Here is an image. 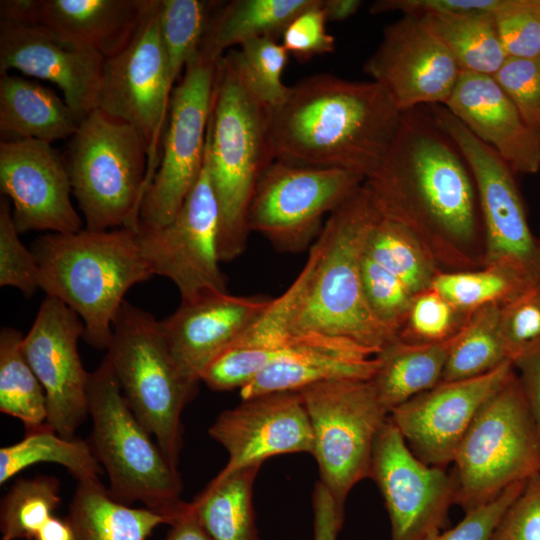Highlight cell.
<instances>
[{
  "instance_id": "obj_1",
  "label": "cell",
  "mask_w": 540,
  "mask_h": 540,
  "mask_svg": "<svg viewBox=\"0 0 540 540\" xmlns=\"http://www.w3.org/2000/svg\"><path fill=\"white\" fill-rule=\"evenodd\" d=\"M365 184L380 214L413 232L441 271L484 266L473 176L428 106L402 113L379 168Z\"/></svg>"
},
{
  "instance_id": "obj_13",
  "label": "cell",
  "mask_w": 540,
  "mask_h": 540,
  "mask_svg": "<svg viewBox=\"0 0 540 540\" xmlns=\"http://www.w3.org/2000/svg\"><path fill=\"white\" fill-rule=\"evenodd\" d=\"M429 110L464 157L476 186L484 233V266L510 268L540 281V246L532 234L514 172L445 106Z\"/></svg>"
},
{
  "instance_id": "obj_11",
  "label": "cell",
  "mask_w": 540,
  "mask_h": 540,
  "mask_svg": "<svg viewBox=\"0 0 540 540\" xmlns=\"http://www.w3.org/2000/svg\"><path fill=\"white\" fill-rule=\"evenodd\" d=\"M365 182L357 173L275 159L262 174L248 212L250 232L283 253L311 248L325 215L346 202Z\"/></svg>"
},
{
  "instance_id": "obj_35",
  "label": "cell",
  "mask_w": 540,
  "mask_h": 540,
  "mask_svg": "<svg viewBox=\"0 0 540 540\" xmlns=\"http://www.w3.org/2000/svg\"><path fill=\"white\" fill-rule=\"evenodd\" d=\"M365 254L400 279L414 296L430 289L441 271L413 232L381 214L368 235Z\"/></svg>"
},
{
  "instance_id": "obj_31",
  "label": "cell",
  "mask_w": 540,
  "mask_h": 540,
  "mask_svg": "<svg viewBox=\"0 0 540 540\" xmlns=\"http://www.w3.org/2000/svg\"><path fill=\"white\" fill-rule=\"evenodd\" d=\"M453 338L435 344L396 339L376 354L378 366L369 381L389 414L440 383Z\"/></svg>"
},
{
  "instance_id": "obj_24",
  "label": "cell",
  "mask_w": 540,
  "mask_h": 540,
  "mask_svg": "<svg viewBox=\"0 0 540 540\" xmlns=\"http://www.w3.org/2000/svg\"><path fill=\"white\" fill-rule=\"evenodd\" d=\"M515 173L540 169V130L529 126L493 76L462 71L443 105Z\"/></svg>"
},
{
  "instance_id": "obj_41",
  "label": "cell",
  "mask_w": 540,
  "mask_h": 540,
  "mask_svg": "<svg viewBox=\"0 0 540 540\" xmlns=\"http://www.w3.org/2000/svg\"><path fill=\"white\" fill-rule=\"evenodd\" d=\"M227 53L243 86L262 108L272 109L289 96L291 86L283 83L282 74L290 55L277 39H254Z\"/></svg>"
},
{
  "instance_id": "obj_36",
  "label": "cell",
  "mask_w": 540,
  "mask_h": 540,
  "mask_svg": "<svg viewBox=\"0 0 540 540\" xmlns=\"http://www.w3.org/2000/svg\"><path fill=\"white\" fill-rule=\"evenodd\" d=\"M500 308L491 304L470 314L452 340L440 382L475 378L511 361L501 334Z\"/></svg>"
},
{
  "instance_id": "obj_21",
  "label": "cell",
  "mask_w": 540,
  "mask_h": 540,
  "mask_svg": "<svg viewBox=\"0 0 540 540\" xmlns=\"http://www.w3.org/2000/svg\"><path fill=\"white\" fill-rule=\"evenodd\" d=\"M0 191L10 200L19 233H74L83 229L71 201L65 157L49 142L1 140Z\"/></svg>"
},
{
  "instance_id": "obj_18",
  "label": "cell",
  "mask_w": 540,
  "mask_h": 540,
  "mask_svg": "<svg viewBox=\"0 0 540 540\" xmlns=\"http://www.w3.org/2000/svg\"><path fill=\"white\" fill-rule=\"evenodd\" d=\"M363 70L401 112L444 105L462 72L439 37L415 15H402L385 27Z\"/></svg>"
},
{
  "instance_id": "obj_54",
  "label": "cell",
  "mask_w": 540,
  "mask_h": 540,
  "mask_svg": "<svg viewBox=\"0 0 540 540\" xmlns=\"http://www.w3.org/2000/svg\"><path fill=\"white\" fill-rule=\"evenodd\" d=\"M170 526L164 540H212L198 521L191 503Z\"/></svg>"
},
{
  "instance_id": "obj_12",
  "label": "cell",
  "mask_w": 540,
  "mask_h": 540,
  "mask_svg": "<svg viewBox=\"0 0 540 540\" xmlns=\"http://www.w3.org/2000/svg\"><path fill=\"white\" fill-rule=\"evenodd\" d=\"M218 62L198 54L173 88L159 165L142 201L139 228L169 224L202 173Z\"/></svg>"
},
{
  "instance_id": "obj_38",
  "label": "cell",
  "mask_w": 540,
  "mask_h": 540,
  "mask_svg": "<svg viewBox=\"0 0 540 540\" xmlns=\"http://www.w3.org/2000/svg\"><path fill=\"white\" fill-rule=\"evenodd\" d=\"M536 283L510 268L493 265L439 271L431 288L460 311L471 314L487 305H503Z\"/></svg>"
},
{
  "instance_id": "obj_17",
  "label": "cell",
  "mask_w": 540,
  "mask_h": 540,
  "mask_svg": "<svg viewBox=\"0 0 540 540\" xmlns=\"http://www.w3.org/2000/svg\"><path fill=\"white\" fill-rule=\"evenodd\" d=\"M104 62L95 49L0 9V74L16 69L52 82L81 120L98 106Z\"/></svg>"
},
{
  "instance_id": "obj_22",
  "label": "cell",
  "mask_w": 540,
  "mask_h": 540,
  "mask_svg": "<svg viewBox=\"0 0 540 540\" xmlns=\"http://www.w3.org/2000/svg\"><path fill=\"white\" fill-rule=\"evenodd\" d=\"M209 435L228 453V461L214 477L228 475L266 459L314 449L313 432L299 391L275 392L244 399L223 411Z\"/></svg>"
},
{
  "instance_id": "obj_55",
  "label": "cell",
  "mask_w": 540,
  "mask_h": 540,
  "mask_svg": "<svg viewBox=\"0 0 540 540\" xmlns=\"http://www.w3.org/2000/svg\"><path fill=\"white\" fill-rule=\"evenodd\" d=\"M74 530L67 518L52 516L37 531L32 540H74Z\"/></svg>"
},
{
  "instance_id": "obj_26",
  "label": "cell",
  "mask_w": 540,
  "mask_h": 540,
  "mask_svg": "<svg viewBox=\"0 0 540 540\" xmlns=\"http://www.w3.org/2000/svg\"><path fill=\"white\" fill-rule=\"evenodd\" d=\"M378 366L369 349L345 338L299 334L293 343L240 389L242 400L259 395L300 391L340 379L369 380Z\"/></svg>"
},
{
  "instance_id": "obj_51",
  "label": "cell",
  "mask_w": 540,
  "mask_h": 540,
  "mask_svg": "<svg viewBox=\"0 0 540 540\" xmlns=\"http://www.w3.org/2000/svg\"><path fill=\"white\" fill-rule=\"evenodd\" d=\"M501 3L502 0H378L371 5L370 12L398 11L415 16L495 12Z\"/></svg>"
},
{
  "instance_id": "obj_6",
  "label": "cell",
  "mask_w": 540,
  "mask_h": 540,
  "mask_svg": "<svg viewBox=\"0 0 540 540\" xmlns=\"http://www.w3.org/2000/svg\"><path fill=\"white\" fill-rule=\"evenodd\" d=\"M88 412L87 441L108 475L111 497L129 506L140 502L172 523L188 505L180 474L128 406L107 355L90 373Z\"/></svg>"
},
{
  "instance_id": "obj_19",
  "label": "cell",
  "mask_w": 540,
  "mask_h": 540,
  "mask_svg": "<svg viewBox=\"0 0 540 540\" xmlns=\"http://www.w3.org/2000/svg\"><path fill=\"white\" fill-rule=\"evenodd\" d=\"M80 317L60 300L46 296L22 350L40 381L47 401V423L71 439L89 415L90 373L82 364L78 342L83 338Z\"/></svg>"
},
{
  "instance_id": "obj_43",
  "label": "cell",
  "mask_w": 540,
  "mask_h": 540,
  "mask_svg": "<svg viewBox=\"0 0 540 540\" xmlns=\"http://www.w3.org/2000/svg\"><path fill=\"white\" fill-rule=\"evenodd\" d=\"M361 270L365 297L372 313L397 337L415 296L400 279L365 253Z\"/></svg>"
},
{
  "instance_id": "obj_58",
  "label": "cell",
  "mask_w": 540,
  "mask_h": 540,
  "mask_svg": "<svg viewBox=\"0 0 540 540\" xmlns=\"http://www.w3.org/2000/svg\"><path fill=\"white\" fill-rule=\"evenodd\" d=\"M538 243H539V246H540V238H538Z\"/></svg>"
},
{
  "instance_id": "obj_2",
  "label": "cell",
  "mask_w": 540,
  "mask_h": 540,
  "mask_svg": "<svg viewBox=\"0 0 540 540\" xmlns=\"http://www.w3.org/2000/svg\"><path fill=\"white\" fill-rule=\"evenodd\" d=\"M402 113L375 81L318 73L291 86L266 119L275 159L344 169L366 180L379 168Z\"/></svg>"
},
{
  "instance_id": "obj_47",
  "label": "cell",
  "mask_w": 540,
  "mask_h": 540,
  "mask_svg": "<svg viewBox=\"0 0 540 540\" xmlns=\"http://www.w3.org/2000/svg\"><path fill=\"white\" fill-rule=\"evenodd\" d=\"M500 329L511 361L540 339V281L501 305Z\"/></svg>"
},
{
  "instance_id": "obj_10",
  "label": "cell",
  "mask_w": 540,
  "mask_h": 540,
  "mask_svg": "<svg viewBox=\"0 0 540 540\" xmlns=\"http://www.w3.org/2000/svg\"><path fill=\"white\" fill-rule=\"evenodd\" d=\"M299 393L313 432L320 482L344 509L352 488L370 478L375 440L389 412L369 380H332Z\"/></svg>"
},
{
  "instance_id": "obj_40",
  "label": "cell",
  "mask_w": 540,
  "mask_h": 540,
  "mask_svg": "<svg viewBox=\"0 0 540 540\" xmlns=\"http://www.w3.org/2000/svg\"><path fill=\"white\" fill-rule=\"evenodd\" d=\"M60 503L58 478L40 475L18 479L1 500V540H32Z\"/></svg>"
},
{
  "instance_id": "obj_16",
  "label": "cell",
  "mask_w": 540,
  "mask_h": 540,
  "mask_svg": "<svg viewBox=\"0 0 540 540\" xmlns=\"http://www.w3.org/2000/svg\"><path fill=\"white\" fill-rule=\"evenodd\" d=\"M370 478L383 497L391 540H431L448 523L452 472L416 457L390 417L375 440Z\"/></svg>"
},
{
  "instance_id": "obj_56",
  "label": "cell",
  "mask_w": 540,
  "mask_h": 540,
  "mask_svg": "<svg viewBox=\"0 0 540 540\" xmlns=\"http://www.w3.org/2000/svg\"><path fill=\"white\" fill-rule=\"evenodd\" d=\"M362 5L359 0H322L321 8L327 21H344L354 15Z\"/></svg>"
},
{
  "instance_id": "obj_50",
  "label": "cell",
  "mask_w": 540,
  "mask_h": 540,
  "mask_svg": "<svg viewBox=\"0 0 540 540\" xmlns=\"http://www.w3.org/2000/svg\"><path fill=\"white\" fill-rule=\"evenodd\" d=\"M526 481L512 484L493 501L465 512L454 527L438 533L431 540H490L495 527Z\"/></svg>"
},
{
  "instance_id": "obj_45",
  "label": "cell",
  "mask_w": 540,
  "mask_h": 540,
  "mask_svg": "<svg viewBox=\"0 0 540 540\" xmlns=\"http://www.w3.org/2000/svg\"><path fill=\"white\" fill-rule=\"evenodd\" d=\"M494 19L507 58L540 55V16L534 0H502Z\"/></svg>"
},
{
  "instance_id": "obj_39",
  "label": "cell",
  "mask_w": 540,
  "mask_h": 540,
  "mask_svg": "<svg viewBox=\"0 0 540 540\" xmlns=\"http://www.w3.org/2000/svg\"><path fill=\"white\" fill-rule=\"evenodd\" d=\"M216 1L159 0V23L169 81L175 87L198 51Z\"/></svg>"
},
{
  "instance_id": "obj_34",
  "label": "cell",
  "mask_w": 540,
  "mask_h": 540,
  "mask_svg": "<svg viewBox=\"0 0 540 540\" xmlns=\"http://www.w3.org/2000/svg\"><path fill=\"white\" fill-rule=\"evenodd\" d=\"M420 17L439 37L464 72L493 76L507 59L498 37L494 12Z\"/></svg>"
},
{
  "instance_id": "obj_15",
  "label": "cell",
  "mask_w": 540,
  "mask_h": 540,
  "mask_svg": "<svg viewBox=\"0 0 540 540\" xmlns=\"http://www.w3.org/2000/svg\"><path fill=\"white\" fill-rule=\"evenodd\" d=\"M219 209L206 159L202 173L176 217L166 226L139 228V251L153 275L170 279L181 302L226 292L218 254Z\"/></svg>"
},
{
  "instance_id": "obj_8",
  "label": "cell",
  "mask_w": 540,
  "mask_h": 540,
  "mask_svg": "<svg viewBox=\"0 0 540 540\" xmlns=\"http://www.w3.org/2000/svg\"><path fill=\"white\" fill-rule=\"evenodd\" d=\"M65 160L86 229L138 231L148 147L134 126L96 108L70 137Z\"/></svg>"
},
{
  "instance_id": "obj_3",
  "label": "cell",
  "mask_w": 540,
  "mask_h": 540,
  "mask_svg": "<svg viewBox=\"0 0 540 540\" xmlns=\"http://www.w3.org/2000/svg\"><path fill=\"white\" fill-rule=\"evenodd\" d=\"M136 233L128 228H84L48 233L33 243L40 289L80 317L83 339L97 350L108 349L128 290L153 276L139 251Z\"/></svg>"
},
{
  "instance_id": "obj_46",
  "label": "cell",
  "mask_w": 540,
  "mask_h": 540,
  "mask_svg": "<svg viewBox=\"0 0 540 540\" xmlns=\"http://www.w3.org/2000/svg\"><path fill=\"white\" fill-rule=\"evenodd\" d=\"M493 78L514 103L524 121L540 130V55L508 57Z\"/></svg>"
},
{
  "instance_id": "obj_52",
  "label": "cell",
  "mask_w": 540,
  "mask_h": 540,
  "mask_svg": "<svg viewBox=\"0 0 540 540\" xmlns=\"http://www.w3.org/2000/svg\"><path fill=\"white\" fill-rule=\"evenodd\" d=\"M540 438V339L512 359Z\"/></svg>"
},
{
  "instance_id": "obj_9",
  "label": "cell",
  "mask_w": 540,
  "mask_h": 540,
  "mask_svg": "<svg viewBox=\"0 0 540 540\" xmlns=\"http://www.w3.org/2000/svg\"><path fill=\"white\" fill-rule=\"evenodd\" d=\"M452 463L455 504L464 512L540 473V438L515 369L481 408Z\"/></svg>"
},
{
  "instance_id": "obj_28",
  "label": "cell",
  "mask_w": 540,
  "mask_h": 540,
  "mask_svg": "<svg viewBox=\"0 0 540 540\" xmlns=\"http://www.w3.org/2000/svg\"><path fill=\"white\" fill-rule=\"evenodd\" d=\"M81 119L49 88L9 73L0 74L1 140L52 143L70 138Z\"/></svg>"
},
{
  "instance_id": "obj_33",
  "label": "cell",
  "mask_w": 540,
  "mask_h": 540,
  "mask_svg": "<svg viewBox=\"0 0 540 540\" xmlns=\"http://www.w3.org/2000/svg\"><path fill=\"white\" fill-rule=\"evenodd\" d=\"M63 466L77 482L98 479L102 466L87 440L60 436L47 422L26 430L19 442L0 449V484L38 463Z\"/></svg>"
},
{
  "instance_id": "obj_14",
  "label": "cell",
  "mask_w": 540,
  "mask_h": 540,
  "mask_svg": "<svg viewBox=\"0 0 540 540\" xmlns=\"http://www.w3.org/2000/svg\"><path fill=\"white\" fill-rule=\"evenodd\" d=\"M172 91L160 31L159 0H155L129 45L105 59L97 106L131 124L144 137L148 147L145 193L159 165Z\"/></svg>"
},
{
  "instance_id": "obj_32",
  "label": "cell",
  "mask_w": 540,
  "mask_h": 540,
  "mask_svg": "<svg viewBox=\"0 0 540 540\" xmlns=\"http://www.w3.org/2000/svg\"><path fill=\"white\" fill-rule=\"evenodd\" d=\"M261 465L212 479L190 502L212 540H259L253 509V485Z\"/></svg>"
},
{
  "instance_id": "obj_37",
  "label": "cell",
  "mask_w": 540,
  "mask_h": 540,
  "mask_svg": "<svg viewBox=\"0 0 540 540\" xmlns=\"http://www.w3.org/2000/svg\"><path fill=\"white\" fill-rule=\"evenodd\" d=\"M23 337L15 328H1L0 411L30 430L46 423L48 412L44 389L22 350Z\"/></svg>"
},
{
  "instance_id": "obj_42",
  "label": "cell",
  "mask_w": 540,
  "mask_h": 540,
  "mask_svg": "<svg viewBox=\"0 0 540 540\" xmlns=\"http://www.w3.org/2000/svg\"><path fill=\"white\" fill-rule=\"evenodd\" d=\"M469 316L430 288L414 297L397 339L409 344L442 343L455 337Z\"/></svg>"
},
{
  "instance_id": "obj_5",
  "label": "cell",
  "mask_w": 540,
  "mask_h": 540,
  "mask_svg": "<svg viewBox=\"0 0 540 540\" xmlns=\"http://www.w3.org/2000/svg\"><path fill=\"white\" fill-rule=\"evenodd\" d=\"M205 159L219 209L218 254L229 262L246 248L250 204L275 157L266 110L247 92L228 53L217 64Z\"/></svg>"
},
{
  "instance_id": "obj_49",
  "label": "cell",
  "mask_w": 540,
  "mask_h": 540,
  "mask_svg": "<svg viewBox=\"0 0 540 540\" xmlns=\"http://www.w3.org/2000/svg\"><path fill=\"white\" fill-rule=\"evenodd\" d=\"M490 540H540V473L527 479Z\"/></svg>"
},
{
  "instance_id": "obj_20",
  "label": "cell",
  "mask_w": 540,
  "mask_h": 540,
  "mask_svg": "<svg viewBox=\"0 0 540 540\" xmlns=\"http://www.w3.org/2000/svg\"><path fill=\"white\" fill-rule=\"evenodd\" d=\"M513 371L507 361L475 378L440 382L394 408L389 417L416 457L447 468L481 408Z\"/></svg>"
},
{
  "instance_id": "obj_23",
  "label": "cell",
  "mask_w": 540,
  "mask_h": 540,
  "mask_svg": "<svg viewBox=\"0 0 540 540\" xmlns=\"http://www.w3.org/2000/svg\"><path fill=\"white\" fill-rule=\"evenodd\" d=\"M271 299L226 292L181 302L159 321L168 346L182 370L201 381L206 367L227 349L266 309Z\"/></svg>"
},
{
  "instance_id": "obj_53",
  "label": "cell",
  "mask_w": 540,
  "mask_h": 540,
  "mask_svg": "<svg viewBox=\"0 0 540 540\" xmlns=\"http://www.w3.org/2000/svg\"><path fill=\"white\" fill-rule=\"evenodd\" d=\"M314 540H336L342 527L343 510L319 481L313 493Z\"/></svg>"
},
{
  "instance_id": "obj_44",
  "label": "cell",
  "mask_w": 540,
  "mask_h": 540,
  "mask_svg": "<svg viewBox=\"0 0 540 540\" xmlns=\"http://www.w3.org/2000/svg\"><path fill=\"white\" fill-rule=\"evenodd\" d=\"M10 200L0 199V285L14 287L26 297L32 296L41 285L38 263L32 251L20 241Z\"/></svg>"
},
{
  "instance_id": "obj_27",
  "label": "cell",
  "mask_w": 540,
  "mask_h": 540,
  "mask_svg": "<svg viewBox=\"0 0 540 540\" xmlns=\"http://www.w3.org/2000/svg\"><path fill=\"white\" fill-rule=\"evenodd\" d=\"M155 0H2L0 9L45 24L105 59L132 41Z\"/></svg>"
},
{
  "instance_id": "obj_57",
  "label": "cell",
  "mask_w": 540,
  "mask_h": 540,
  "mask_svg": "<svg viewBox=\"0 0 540 540\" xmlns=\"http://www.w3.org/2000/svg\"><path fill=\"white\" fill-rule=\"evenodd\" d=\"M534 1H535L536 10L540 16V0H534Z\"/></svg>"
},
{
  "instance_id": "obj_29",
  "label": "cell",
  "mask_w": 540,
  "mask_h": 540,
  "mask_svg": "<svg viewBox=\"0 0 540 540\" xmlns=\"http://www.w3.org/2000/svg\"><path fill=\"white\" fill-rule=\"evenodd\" d=\"M318 0H232L214 8L198 54L218 62L235 45L262 38H279L298 14Z\"/></svg>"
},
{
  "instance_id": "obj_4",
  "label": "cell",
  "mask_w": 540,
  "mask_h": 540,
  "mask_svg": "<svg viewBox=\"0 0 540 540\" xmlns=\"http://www.w3.org/2000/svg\"><path fill=\"white\" fill-rule=\"evenodd\" d=\"M380 215L365 182L325 221L296 333L345 338L375 355L397 337L372 313L362 282L368 235Z\"/></svg>"
},
{
  "instance_id": "obj_7",
  "label": "cell",
  "mask_w": 540,
  "mask_h": 540,
  "mask_svg": "<svg viewBox=\"0 0 540 540\" xmlns=\"http://www.w3.org/2000/svg\"><path fill=\"white\" fill-rule=\"evenodd\" d=\"M106 355L128 406L178 469L183 446L181 417L199 381L189 377L175 360L160 322L126 300L115 317Z\"/></svg>"
},
{
  "instance_id": "obj_48",
  "label": "cell",
  "mask_w": 540,
  "mask_h": 540,
  "mask_svg": "<svg viewBox=\"0 0 540 540\" xmlns=\"http://www.w3.org/2000/svg\"><path fill=\"white\" fill-rule=\"evenodd\" d=\"M321 2L318 0L293 18L281 36V44L298 62L335 51V38L326 30L328 21Z\"/></svg>"
},
{
  "instance_id": "obj_30",
  "label": "cell",
  "mask_w": 540,
  "mask_h": 540,
  "mask_svg": "<svg viewBox=\"0 0 540 540\" xmlns=\"http://www.w3.org/2000/svg\"><path fill=\"white\" fill-rule=\"evenodd\" d=\"M74 540H146L169 518L114 500L100 479L78 482L66 517Z\"/></svg>"
},
{
  "instance_id": "obj_25",
  "label": "cell",
  "mask_w": 540,
  "mask_h": 540,
  "mask_svg": "<svg viewBox=\"0 0 540 540\" xmlns=\"http://www.w3.org/2000/svg\"><path fill=\"white\" fill-rule=\"evenodd\" d=\"M307 261L292 284L271 299L261 315L203 371L201 381L215 391L239 390L276 360L298 336L296 325L314 265Z\"/></svg>"
}]
</instances>
